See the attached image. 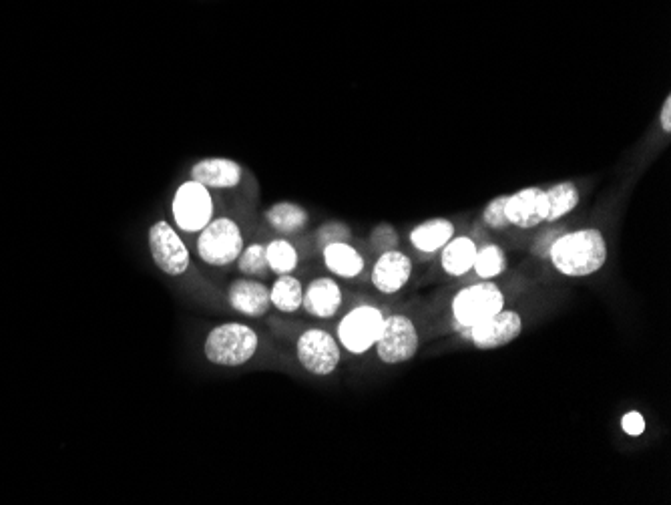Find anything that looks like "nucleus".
Wrapping results in <instances>:
<instances>
[{"mask_svg": "<svg viewBox=\"0 0 671 505\" xmlns=\"http://www.w3.org/2000/svg\"><path fill=\"white\" fill-rule=\"evenodd\" d=\"M553 268L567 278H585L607 262V242L599 228H581L561 234L549 246Z\"/></svg>", "mask_w": 671, "mask_h": 505, "instance_id": "nucleus-1", "label": "nucleus"}, {"mask_svg": "<svg viewBox=\"0 0 671 505\" xmlns=\"http://www.w3.org/2000/svg\"><path fill=\"white\" fill-rule=\"evenodd\" d=\"M242 165L228 157L201 159L191 167V180L213 190H230L242 184Z\"/></svg>", "mask_w": 671, "mask_h": 505, "instance_id": "nucleus-13", "label": "nucleus"}, {"mask_svg": "<svg viewBox=\"0 0 671 505\" xmlns=\"http://www.w3.org/2000/svg\"><path fill=\"white\" fill-rule=\"evenodd\" d=\"M149 250L155 266L169 276H181L189 268V252L167 222H157L149 230Z\"/></svg>", "mask_w": 671, "mask_h": 505, "instance_id": "nucleus-10", "label": "nucleus"}, {"mask_svg": "<svg viewBox=\"0 0 671 505\" xmlns=\"http://www.w3.org/2000/svg\"><path fill=\"white\" fill-rule=\"evenodd\" d=\"M304 288L298 278L290 274H282L274 286L270 288V302L280 312H296L302 308Z\"/></svg>", "mask_w": 671, "mask_h": 505, "instance_id": "nucleus-21", "label": "nucleus"}, {"mask_svg": "<svg viewBox=\"0 0 671 505\" xmlns=\"http://www.w3.org/2000/svg\"><path fill=\"white\" fill-rule=\"evenodd\" d=\"M298 361L300 365L318 377L332 375L342 359L340 343L334 336L322 328H310L300 334L298 339Z\"/></svg>", "mask_w": 671, "mask_h": 505, "instance_id": "nucleus-7", "label": "nucleus"}, {"mask_svg": "<svg viewBox=\"0 0 671 505\" xmlns=\"http://www.w3.org/2000/svg\"><path fill=\"white\" fill-rule=\"evenodd\" d=\"M621 429L629 435V437H639L645 431V419L641 413L631 411L627 415H623L621 419Z\"/></svg>", "mask_w": 671, "mask_h": 505, "instance_id": "nucleus-28", "label": "nucleus"}, {"mask_svg": "<svg viewBox=\"0 0 671 505\" xmlns=\"http://www.w3.org/2000/svg\"><path fill=\"white\" fill-rule=\"evenodd\" d=\"M318 238L322 240V244H330V242H348L350 238V230L346 224L342 222H328L320 228Z\"/></svg>", "mask_w": 671, "mask_h": 505, "instance_id": "nucleus-26", "label": "nucleus"}, {"mask_svg": "<svg viewBox=\"0 0 671 505\" xmlns=\"http://www.w3.org/2000/svg\"><path fill=\"white\" fill-rule=\"evenodd\" d=\"M505 216L511 228L531 230L547 222L549 200L541 188H525L515 194H507Z\"/></svg>", "mask_w": 671, "mask_h": 505, "instance_id": "nucleus-11", "label": "nucleus"}, {"mask_svg": "<svg viewBox=\"0 0 671 505\" xmlns=\"http://www.w3.org/2000/svg\"><path fill=\"white\" fill-rule=\"evenodd\" d=\"M384 314L376 306L362 304L350 310L338 324V343L352 355L368 353L380 336Z\"/></svg>", "mask_w": 671, "mask_h": 505, "instance_id": "nucleus-5", "label": "nucleus"}, {"mask_svg": "<svg viewBox=\"0 0 671 505\" xmlns=\"http://www.w3.org/2000/svg\"><path fill=\"white\" fill-rule=\"evenodd\" d=\"M342 306V288L332 278H316L302 296V308L316 318H332Z\"/></svg>", "mask_w": 671, "mask_h": 505, "instance_id": "nucleus-14", "label": "nucleus"}, {"mask_svg": "<svg viewBox=\"0 0 671 505\" xmlns=\"http://www.w3.org/2000/svg\"><path fill=\"white\" fill-rule=\"evenodd\" d=\"M471 343L481 351H493L511 345L523 332V318L519 312L503 308L491 318L467 328Z\"/></svg>", "mask_w": 671, "mask_h": 505, "instance_id": "nucleus-9", "label": "nucleus"}, {"mask_svg": "<svg viewBox=\"0 0 671 505\" xmlns=\"http://www.w3.org/2000/svg\"><path fill=\"white\" fill-rule=\"evenodd\" d=\"M451 308L457 324L463 328H471L503 310L505 294L497 284L483 280L459 290L453 298Z\"/></svg>", "mask_w": 671, "mask_h": 505, "instance_id": "nucleus-4", "label": "nucleus"}, {"mask_svg": "<svg viewBox=\"0 0 671 505\" xmlns=\"http://www.w3.org/2000/svg\"><path fill=\"white\" fill-rule=\"evenodd\" d=\"M477 242L469 236H453V240L442 248L440 264L449 276L461 278L473 270L477 258Z\"/></svg>", "mask_w": 671, "mask_h": 505, "instance_id": "nucleus-17", "label": "nucleus"}, {"mask_svg": "<svg viewBox=\"0 0 671 505\" xmlns=\"http://www.w3.org/2000/svg\"><path fill=\"white\" fill-rule=\"evenodd\" d=\"M547 192V200H549V216L547 222H559L561 218L569 216L581 202V194L579 188L573 182H561L551 186Z\"/></svg>", "mask_w": 671, "mask_h": 505, "instance_id": "nucleus-20", "label": "nucleus"}, {"mask_svg": "<svg viewBox=\"0 0 671 505\" xmlns=\"http://www.w3.org/2000/svg\"><path fill=\"white\" fill-rule=\"evenodd\" d=\"M322 254L326 268L340 278H356L364 270L362 254L348 242H330Z\"/></svg>", "mask_w": 671, "mask_h": 505, "instance_id": "nucleus-18", "label": "nucleus"}, {"mask_svg": "<svg viewBox=\"0 0 671 505\" xmlns=\"http://www.w3.org/2000/svg\"><path fill=\"white\" fill-rule=\"evenodd\" d=\"M266 256H268L270 270L278 276L292 274L298 266V252L288 240H272L266 246Z\"/></svg>", "mask_w": 671, "mask_h": 505, "instance_id": "nucleus-23", "label": "nucleus"}, {"mask_svg": "<svg viewBox=\"0 0 671 505\" xmlns=\"http://www.w3.org/2000/svg\"><path fill=\"white\" fill-rule=\"evenodd\" d=\"M173 218L183 232H201L213 220L209 188L195 180L181 184L173 198Z\"/></svg>", "mask_w": 671, "mask_h": 505, "instance_id": "nucleus-8", "label": "nucleus"}, {"mask_svg": "<svg viewBox=\"0 0 671 505\" xmlns=\"http://www.w3.org/2000/svg\"><path fill=\"white\" fill-rule=\"evenodd\" d=\"M372 242H374L376 248H380L382 252H386V250H394V248H396V244H398V236H396V232H394L392 226L382 224V226H378V228L372 232Z\"/></svg>", "mask_w": 671, "mask_h": 505, "instance_id": "nucleus-27", "label": "nucleus"}, {"mask_svg": "<svg viewBox=\"0 0 671 505\" xmlns=\"http://www.w3.org/2000/svg\"><path fill=\"white\" fill-rule=\"evenodd\" d=\"M457 228L446 218H432L412 228L410 244L422 254H434L449 244L455 236Z\"/></svg>", "mask_w": 671, "mask_h": 505, "instance_id": "nucleus-16", "label": "nucleus"}, {"mask_svg": "<svg viewBox=\"0 0 671 505\" xmlns=\"http://www.w3.org/2000/svg\"><path fill=\"white\" fill-rule=\"evenodd\" d=\"M242 250V228L230 218L211 220L197 240V254L209 266H230L240 258Z\"/></svg>", "mask_w": 671, "mask_h": 505, "instance_id": "nucleus-3", "label": "nucleus"}, {"mask_svg": "<svg viewBox=\"0 0 671 505\" xmlns=\"http://www.w3.org/2000/svg\"><path fill=\"white\" fill-rule=\"evenodd\" d=\"M266 220L280 234H296L308 226L310 216L294 202H280L266 212Z\"/></svg>", "mask_w": 671, "mask_h": 505, "instance_id": "nucleus-19", "label": "nucleus"}, {"mask_svg": "<svg viewBox=\"0 0 671 505\" xmlns=\"http://www.w3.org/2000/svg\"><path fill=\"white\" fill-rule=\"evenodd\" d=\"M228 300L234 310L258 318L264 316L272 302H270V288L258 280H236L228 290Z\"/></svg>", "mask_w": 671, "mask_h": 505, "instance_id": "nucleus-15", "label": "nucleus"}, {"mask_svg": "<svg viewBox=\"0 0 671 505\" xmlns=\"http://www.w3.org/2000/svg\"><path fill=\"white\" fill-rule=\"evenodd\" d=\"M260 339L254 328L242 322L215 326L205 339V357L219 367H242L258 353Z\"/></svg>", "mask_w": 671, "mask_h": 505, "instance_id": "nucleus-2", "label": "nucleus"}, {"mask_svg": "<svg viewBox=\"0 0 671 505\" xmlns=\"http://www.w3.org/2000/svg\"><path fill=\"white\" fill-rule=\"evenodd\" d=\"M238 268L246 276L266 278L272 272L270 264H268V256H266V246L264 244H252V246L244 248L240 258H238Z\"/></svg>", "mask_w": 671, "mask_h": 505, "instance_id": "nucleus-24", "label": "nucleus"}, {"mask_svg": "<svg viewBox=\"0 0 671 505\" xmlns=\"http://www.w3.org/2000/svg\"><path fill=\"white\" fill-rule=\"evenodd\" d=\"M473 270L481 280H493L507 270V256L505 250L497 244H487L477 250V258Z\"/></svg>", "mask_w": 671, "mask_h": 505, "instance_id": "nucleus-22", "label": "nucleus"}, {"mask_svg": "<svg viewBox=\"0 0 671 505\" xmlns=\"http://www.w3.org/2000/svg\"><path fill=\"white\" fill-rule=\"evenodd\" d=\"M659 123H661V129L665 133H671V95H667L663 99V105H661V111H659Z\"/></svg>", "mask_w": 671, "mask_h": 505, "instance_id": "nucleus-29", "label": "nucleus"}, {"mask_svg": "<svg viewBox=\"0 0 671 505\" xmlns=\"http://www.w3.org/2000/svg\"><path fill=\"white\" fill-rule=\"evenodd\" d=\"M374 347L378 359L386 365L408 363L418 353V330L404 314L384 316L382 330Z\"/></svg>", "mask_w": 671, "mask_h": 505, "instance_id": "nucleus-6", "label": "nucleus"}, {"mask_svg": "<svg viewBox=\"0 0 671 505\" xmlns=\"http://www.w3.org/2000/svg\"><path fill=\"white\" fill-rule=\"evenodd\" d=\"M505 202H507V194L505 196H497L483 210V222L491 230H507V228H511L509 222H507V216H505Z\"/></svg>", "mask_w": 671, "mask_h": 505, "instance_id": "nucleus-25", "label": "nucleus"}, {"mask_svg": "<svg viewBox=\"0 0 671 505\" xmlns=\"http://www.w3.org/2000/svg\"><path fill=\"white\" fill-rule=\"evenodd\" d=\"M412 276V260L400 250H386L372 268V284L382 294L400 292Z\"/></svg>", "mask_w": 671, "mask_h": 505, "instance_id": "nucleus-12", "label": "nucleus"}]
</instances>
